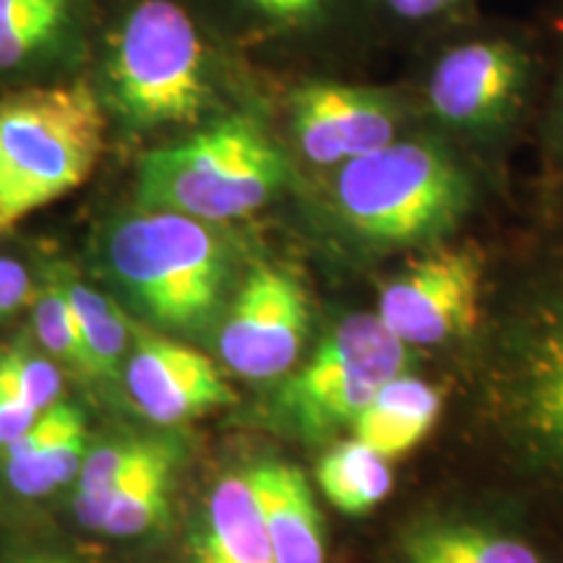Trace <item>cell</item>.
I'll return each instance as SVG.
<instances>
[{
	"label": "cell",
	"mask_w": 563,
	"mask_h": 563,
	"mask_svg": "<svg viewBox=\"0 0 563 563\" xmlns=\"http://www.w3.org/2000/svg\"><path fill=\"white\" fill-rule=\"evenodd\" d=\"M545 47V34L522 21L483 13L422 42L407 84L418 123L460 152L462 144H501L543 81Z\"/></svg>",
	"instance_id": "1"
},
{
	"label": "cell",
	"mask_w": 563,
	"mask_h": 563,
	"mask_svg": "<svg viewBox=\"0 0 563 563\" xmlns=\"http://www.w3.org/2000/svg\"><path fill=\"white\" fill-rule=\"evenodd\" d=\"M334 217L352 235L382 249L435 245L473 209L477 178L467 154L418 129L384 150L323 173Z\"/></svg>",
	"instance_id": "2"
},
{
	"label": "cell",
	"mask_w": 563,
	"mask_h": 563,
	"mask_svg": "<svg viewBox=\"0 0 563 563\" xmlns=\"http://www.w3.org/2000/svg\"><path fill=\"white\" fill-rule=\"evenodd\" d=\"M222 51L178 0H131L104 40V97L133 129L194 125L217 100Z\"/></svg>",
	"instance_id": "3"
},
{
	"label": "cell",
	"mask_w": 563,
	"mask_h": 563,
	"mask_svg": "<svg viewBox=\"0 0 563 563\" xmlns=\"http://www.w3.org/2000/svg\"><path fill=\"white\" fill-rule=\"evenodd\" d=\"M290 159L249 112L214 118L191 136L146 152L136 167V203L222 224L245 220L277 199Z\"/></svg>",
	"instance_id": "4"
},
{
	"label": "cell",
	"mask_w": 563,
	"mask_h": 563,
	"mask_svg": "<svg viewBox=\"0 0 563 563\" xmlns=\"http://www.w3.org/2000/svg\"><path fill=\"white\" fill-rule=\"evenodd\" d=\"M102 100L89 84L0 97V235L91 178L104 152Z\"/></svg>",
	"instance_id": "5"
},
{
	"label": "cell",
	"mask_w": 563,
	"mask_h": 563,
	"mask_svg": "<svg viewBox=\"0 0 563 563\" xmlns=\"http://www.w3.org/2000/svg\"><path fill=\"white\" fill-rule=\"evenodd\" d=\"M214 228L180 211L139 207L108 232L112 277L152 321L201 327L220 306L230 264Z\"/></svg>",
	"instance_id": "6"
},
{
	"label": "cell",
	"mask_w": 563,
	"mask_h": 563,
	"mask_svg": "<svg viewBox=\"0 0 563 563\" xmlns=\"http://www.w3.org/2000/svg\"><path fill=\"white\" fill-rule=\"evenodd\" d=\"M407 344L378 313H352L323 340L313 361L282 386L285 418L308 439L352 426L391 378L407 368Z\"/></svg>",
	"instance_id": "7"
},
{
	"label": "cell",
	"mask_w": 563,
	"mask_h": 563,
	"mask_svg": "<svg viewBox=\"0 0 563 563\" xmlns=\"http://www.w3.org/2000/svg\"><path fill=\"white\" fill-rule=\"evenodd\" d=\"M224 51L363 58L386 47L373 0H196Z\"/></svg>",
	"instance_id": "8"
},
{
	"label": "cell",
	"mask_w": 563,
	"mask_h": 563,
	"mask_svg": "<svg viewBox=\"0 0 563 563\" xmlns=\"http://www.w3.org/2000/svg\"><path fill=\"white\" fill-rule=\"evenodd\" d=\"M285 104L295 150L319 173L384 150L420 125L407 84L306 76L292 84Z\"/></svg>",
	"instance_id": "9"
},
{
	"label": "cell",
	"mask_w": 563,
	"mask_h": 563,
	"mask_svg": "<svg viewBox=\"0 0 563 563\" xmlns=\"http://www.w3.org/2000/svg\"><path fill=\"white\" fill-rule=\"evenodd\" d=\"M483 256L473 245H435L384 287L378 319L407 347H433L477 321Z\"/></svg>",
	"instance_id": "10"
},
{
	"label": "cell",
	"mask_w": 563,
	"mask_h": 563,
	"mask_svg": "<svg viewBox=\"0 0 563 563\" xmlns=\"http://www.w3.org/2000/svg\"><path fill=\"white\" fill-rule=\"evenodd\" d=\"M308 332L300 282L277 266H258L243 282L220 332V355L243 378H277L298 361Z\"/></svg>",
	"instance_id": "11"
},
{
	"label": "cell",
	"mask_w": 563,
	"mask_h": 563,
	"mask_svg": "<svg viewBox=\"0 0 563 563\" xmlns=\"http://www.w3.org/2000/svg\"><path fill=\"white\" fill-rule=\"evenodd\" d=\"M125 386L133 405L162 426H178L235 405L214 361L186 344L133 327V350L125 363Z\"/></svg>",
	"instance_id": "12"
},
{
	"label": "cell",
	"mask_w": 563,
	"mask_h": 563,
	"mask_svg": "<svg viewBox=\"0 0 563 563\" xmlns=\"http://www.w3.org/2000/svg\"><path fill=\"white\" fill-rule=\"evenodd\" d=\"M245 475L258 501L277 563L327 561L323 519L306 475L285 462L256 464Z\"/></svg>",
	"instance_id": "13"
},
{
	"label": "cell",
	"mask_w": 563,
	"mask_h": 563,
	"mask_svg": "<svg viewBox=\"0 0 563 563\" xmlns=\"http://www.w3.org/2000/svg\"><path fill=\"white\" fill-rule=\"evenodd\" d=\"M87 456V422L68 402L40 415L24 439L5 449V475L19 496L37 498L79 475Z\"/></svg>",
	"instance_id": "14"
},
{
	"label": "cell",
	"mask_w": 563,
	"mask_h": 563,
	"mask_svg": "<svg viewBox=\"0 0 563 563\" xmlns=\"http://www.w3.org/2000/svg\"><path fill=\"white\" fill-rule=\"evenodd\" d=\"M188 563H277L245 473L224 475L209 493Z\"/></svg>",
	"instance_id": "15"
},
{
	"label": "cell",
	"mask_w": 563,
	"mask_h": 563,
	"mask_svg": "<svg viewBox=\"0 0 563 563\" xmlns=\"http://www.w3.org/2000/svg\"><path fill=\"white\" fill-rule=\"evenodd\" d=\"M443 394L422 378L397 376L373 397V402L352 422L355 439L368 443L386 460L412 452L439 422Z\"/></svg>",
	"instance_id": "16"
},
{
	"label": "cell",
	"mask_w": 563,
	"mask_h": 563,
	"mask_svg": "<svg viewBox=\"0 0 563 563\" xmlns=\"http://www.w3.org/2000/svg\"><path fill=\"white\" fill-rule=\"evenodd\" d=\"M81 21V0H0V74L55 58Z\"/></svg>",
	"instance_id": "17"
},
{
	"label": "cell",
	"mask_w": 563,
	"mask_h": 563,
	"mask_svg": "<svg viewBox=\"0 0 563 563\" xmlns=\"http://www.w3.org/2000/svg\"><path fill=\"white\" fill-rule=\"evenodd\" d=\"M175 464H178V452L173 443L152 439L136 467L112 490L100 532L110 538H139L162 525L170 511Z\"/></svg>",
	"instance_id": "18"
},
{
	"label": "cell",
	"mask_w": 563,
	"mask_h": 563,
	"mask_svg": "<svg viewBox=\"0 0 563 563\" xmlns=\"http://www.w3.org/2000/svg\"><path fill=\"white\" fill-rule=\"evenodd\" d=\"M405 563H545L511 534L462 522L418 525L402 540Z\"/></svg>",
	"instance_id": "19"
},
{
	"label": "cell",
	"mask_w": 563,
	"mask_h": 563,
	"mask_svg": "<svg viewBox=\"0 0 563 563\" xmlns=\"http://www.w3.org/2000/svg\"><path fill=\"white\" fill-rule=\"evenodd\" d=\"M316 481L336 511L365 517L389 496L394 475L386 456L361 439H350L321 456Z\"/></svg>",
	"instance_id": "20"
},
{
	"label": "cell",
	"mask_w": 563,
	"mask_h": 563,
	"mask_svg": "<svg viewBox=\"0 0 563 563\" xmlns=\"http://www.w3.org/2000/svg\"><path fill=\"white\" fill-rule=\"evenodd\" d=\"M60 282L87 350L89 376L95 382H115L125 350L133 340V327L108 295L68 277H60Z\"/></svg>",
	"instance_id": "21"
},
{
	"label": "cell",
	"mask_w": 563,
	"mask_h": 563,
	"mask_svg": "<svg viewBox=\"0 0 563 563\" xmlns=\"http://www.w3.org/2000/svg\"><path fill=\"white\" fill-rule=\"evenodd\" d=\"M527 420L563 456V306L548 321L527 368Z\"/></svg>",
	"instance_id": "22"
},
{
	"label": "cell",
	"mask_w": 563,
	"mask_h": 563,
	"mask_svg": "<svg viewBox=\"0 0 563 563\" xmlns=\"http://www.w3.org/2000/svg\"><path fill=\"white\" fill-rule=\"evenodd\" d=\"M386 47H415L481 13V0H373Z\"/></svg>",
	"instance_id": "23"
},
{
	"label": "cell",
	"mask_w": 563,
	"mask_h": 563,
	"mask_svg": "<svg viewBox=\"0 0 563 563\" xmlns=\"http://www.w3.org/2000/svg\"><path fill=\"white\" fill-rule=\"evenodd\" d=\"M34 334L42 347L47 350V355L60 365H66L68 371H74L76 376L91 378L89 376V357L84 350L79 327H76L74 311H70V302L63 290L60 277H53L42 287V292L34 300Z\"/></svg>",
	"instance_id": "24"
},
{
	"label": "cell",
	"mask_w": 563,
	"mask_h": 563,
	"mask_svg": "<svg viewBox=\"0 0 563 563\" xmlns=\"http://www.w3.org/2000/svg\"><path fill=\"white\" fill-rule=\"evenodd\" d=\"M0 371L16 386L24 402H30L37 412H45L47 407H53L60 399V368L30 347L13 344V347L0 352Z\"/></svg>",
	"instance_id": "25"
},
{
	"label": "cell",
	"mask_w": 563,
	"mask_h": 563,
	"mask_svg": "<svg viewBox=\"0 0 563 563\" xmlns=\"http://www.w3.org/2000/svg\"><path fill=\"white\" fill-rule=\"evenodd\" d=\"M548 40V74H551V108H548V139L563 165V0H555L553 24Z\"/></svg>",
	"instance_id": "26"
},
{
	"label": "cell",
	"mask_w": 563,
	"mask_h": 563,
	"mask_svg": "<svg viewBox=\"0 0 563 563\" xmlns=\"http://www.w3.org/2000/svg\"><path fill=\"white\" fill-rule=\"evenodd\" d=\"M42 412L34 410L30 402L16 391V386L9 382L3 371H0V449H9L19 439L30 433V428L37 422Z\"/></svg>",
	"instance_id": "27"
},
{
	"label": "cell",
	"mask_w": 563,
	"mask_h": 563,
	"mask_svg": "<svg viewBox=\"0 0 563 563\" xmlns=\"http://www.w3.org/2000/svg\"><path fill=\"white\" fill-rule=\"evenodd\" d=\"M30 300V274L13 258L0 256V321Z\"/></svg>",
	"instance_id": "28"
},
{
	"label": "cell",
	"mask_w": 563,
	"mask_h": 563,
	"mask_svg": "<svg viewBox=\"0 0 563 563\" xmlns=\"http://www.w3.org/2000/svg\"><path fill=\"white\" fill-rule=\"evenodd\" d=\"M30 563H70V561H63V559H34Z\"/></svg>",
	"instance_id": "29"
}]
</instances>
